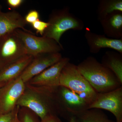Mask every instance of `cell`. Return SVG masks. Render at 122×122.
<instances>
[{
    "mask_svg": "<svg viewBox=\"0 0 122 122\" xmlns=\"http://www.w3.org/2000/svg\"><path fill=\"white\" fill-rule=\"evenodd\" d=\"M77 66L97 93L109 92L122 86L114 74L94 57H87Z\"/></svg>",
    "mask_w": 122,
    "mask_h": 122,
    "instance_id": "6da1fadb",
    "label": "cell"
},
{
    "mask_svg": "<svg viewBox=\"0 0 122 122\" xmlns=\"http://www.w3.org/2000/svg\"><path fill=\"white\" fill-rule=\"evenodd\" d=\"M54 89L35 87L25 83V89L17 105L30 109L41 120L49 116H58Z\"/></svg>",
    "mask_w": 122,
    "mask_h": 122,
    "instance_id": "7a4b0ae2",
    "label": "cell"
},
{
    "mask_svg": "<svg viewBox=\"0 0 122 122\" xmlns=\"http://www.w3.org/2000/svg\"><path fill=\"white\" fill-rule=\"evenodd\" d=\"M48 22L49 25L42 36L54 40L61 46L60 39L64 33L70 30H82L84 27L82 20L71 13L69 7L53 10Z\"/></svg>",
    "mask_w": 122,
    "mask_h": 122,
    "instance_id": "3957f363",
    "label": "cell"
},
{
    "mask_svg": "<svg viewBox=\"0 0 122 122\" xmlns=\"http://www.w3.org/2000/svg\"><path fill=\"white\" fill-rule=\"evenodd\" d=\"M60 85L76 93L89 106L94 102L97 94L79 71L77 66L70 62L62 70Z\"/></svg>",
    "mask_w": 122,
    "mask_h": 122,
    "instance_id": "277c9868",
    "label": "cell"
},
{
    "mask_svg": "<svg viewBox=\"0 0 122 122\" xmlns=\"http://www.w3.org/2000/svg\"><path fill=\"white\" fill-rule=\"evenodd\" d=\"M58 115L69 122L72 118L86 109L89 105L78 95L63 86L54 90Z\"/></svg>",
    "mask_w": 122,
    "mask_h": 122,
    "instance_id": "5b68a950",
    "label": "cell"
},
{
    "mask_svg": "<svg viewBox=\"0 0 122 122\" xmlns=\"http://www.w3.org/2000/svg\"><path fill=\"white\" fill-rule=\"evenodd\" d=\"M22 41L28 55L34 57L44 53H60L63 49L54 40L45 37H37L20 29L15 30Z\"/></svg>",
    "mask_w": 122,
    "mask_h": 122,
    "instance_id": "8992f818",
    "label": "cell"
},
{
    "mask_svg": "<svg viewBox=\"0 0 122 122\" xmlns=\"http://www.w3.org/2000/svg\"><path fill=\"white\" fill-rule=\"evenodd\" d=\"M25 88L20 77L7 82L0 89V115L9 113L17 106V103Z\"/></svg>",
    "mask_w": 122,
    "mask_h": 122,
    "instance_id": "52a82bcc",
    "label": "cell"
},
{
    "mask_svg": "<svg viewBox=\"0 0 122 122\" xmlns=\"http://www.w3.org/2000/svg\"><path fill=\"white\" fill-rule=\"evenodd\" d=\"M103 109L113 114L116 122H122V87L112 91L97 93L89 109Z\"/></svg>",
    "mask_w": 122,
    "mask_h": 122,
    "instance_id": "ba28073f",
    "label": "cell"
},
{
    "mask_svg": "<svg viewBox=\"0 0 122 122\" xmlns=\"http://www.w3.org/2000/svg\"><path fill=\"white\" fill-rule=\"evenodd\" d=\"M28 55L15 31L0 37V62L8 64Z\"/></svg>",
    "mask_w": 122,
    "mask_h": 122,
    "instance_id": "9c48e42d",
    "label": "cell"
},
{
    "mask_svg": "<svg viewBox=\"0 0 122 122\" xmlns=\"http://www.w3.org/2000/svg\"><path fill=\"white\" fill-rule=\"evenodd\" d=\"M70 61L69 58L62 57L57 63L34 77L26 83L35 87L56 89L60 86L62 70Z\"/></svg>",
    "mask_w": 122,
    "mask_h": 122,
    "instance_id": "30bf717a",
    "label": "cell"
},
{
    "mask_svg": "<svg viewBox=\"0 0 122 122\" xmlns=\"http://www.w3.org/2000/svg\"><path fill=\"white\" fill-rule=\"evenodd\" d=\"M62 57L60 53H44L34 57L31 62L20 77L25 83L34 77L60 61Z\"/></svg>",
    "mask_w": 122,
    "mask_h": 122,
    "instance_id": "8fae6325",
    "label": "cell"
},
{
    "mask_svg": "<svg viewBox=\"0 0 122 122\" xmlns=\"http://www.w3.org/2000/svg\"><path fill=\"white\" fill-rule=\"evenodd\" d=\"M85 36L92 53H98L103 48H110L122 54V38H109L105 35L93 32L89 29L85 31Z\"/></svg>",
    "mask_w": 122,
    "mask_h": 122,
    "instance_id": "7c38bea8",
    "label": "cell"
},
{
    "mask_svg": "<svg viewBox=\"0 0 122 122\" xmlns=\"http://www.w3.org/2000/svg\"><path fill=\"white\" fill-rule=\"evenodd\" d=\"M26 25L24 17L17 11L0 12V37L17 29L32 34L25 28Z\"/></svg>",
    "mask_w": 122,
    "mask_h": 122,
    "instance_id": "4fadbf2b",
    "label": "cell"
},
{
    "mask_svg": "<svg viewBox=\"0 0 122 122\" xmlns=\"http://www.w3.org/2000/svg\"><path fill=\"white\" fill-rule=\"evenodd\" d=\"M33 58L25 55L5 65L0 71V83H7L20 77Z\"/></svg>",
    "mask_w": 122,
    "mask_h": 122,
    "instance_id": "5bb4252c",
    "label": "cell"
},
{
    "mask_svg": "<svg viewBox=\"0 0 122 122\" xmlns=\"http://www.w3.org/2000/svg\"><path fill=\"white\" fill-rule=\"evenodd\" d=\"M99 21L106 36L114 39L122 38V12H113Z\"/></svg>",
    "mask_w": 122,
    "mask_h": 122,
    "instance_id": "9a60e30c",
    "label": "cell"
},
{
    "mask_svg": "<svg viewBox=\"0 0 122 122\" xmlns=\"http://www.w3.org/2000/svg\"><path fill=\"white\" fill-rule=\"evenodd\" d=\"M101 63L114 74L122 84V54L114 51H107L102 58Z\"/></svg>",
    "mask_w": 122,
    "mask_h": 122,
    "instance_id": "2e32d148",
    "label": "cell"
},
{
    "mask_svg": "<svg viewBox=\"0 0 122 122\" xmlns=\"http://www.w3.org/2000/svg\"><path fill=\"white\" fill-rule=\"evenodd\" d=\"M74 117L76 122H114L110 120L100 109H86Z\"/></svg>",
    "mask_w": 122,
    "mask_h": 122,
    "instance_id": "e0dca14e",
    "label": "cell"
},
{
    "mask_svg": "<svg viewBox=\"0 0 122 122\" xmlns=\"http://www.w3.org/2000/svg\"><path fill=\"white\" fill-rule=\"evenodd\" d=\"M115 11L122 12V0H100L97 10L98 19L100 21Z\"/></svg>",
    "mask_w": 122,
    "mask_h": 122,
    "instance_id": "ac0fdd59",
    "label": "cell"
},
{
    "mask_svg": "<svg viewBox=\"0 0 122 122\" xmlns=\"http://www.w3.org/2000/svg\"><path fill=\"white\" fill-rule=\"evenodd\" d=\"M17 118L20 122H40V119L30 109L20 107L17 113Z\"/></svg>",
    "mask_w": 122,
    "mask_h": 122,
    "instance_id": "d6986e66",
    "label": "cell"
},
{
    "mask_svg": "<svg viewBox=\"0 0 122 122\" xmlns=\"http://www.w3.org/2000/svg\"><path fill=\"white\" fill-rule=\"evenodd\" d=\"M31 25L34 29L36 30V33L39 34L42 36L49 24L48 22H45L38 19Z\"/></svg>",
    "mask_w": 122,
    "mask_h": 122,
    "instance_id": "ffe728a7",
    "label": "cell"
},
{
    "mask_svg": "<svg viewBox=\"0 0 122 122\" xmlns=\"http://www.w3.org/2000/svg\"><path fill=\"white\" fill-rule=\"evenodd\" d=\"M39 17L40 15L39 12L36 10H32L29 11L24 18L26 24L31 25L39 19Z\"/></svg>",
    "mask_w": 122,
    "mask_h": 122,
    "instance_id": "44dd1931",
    "label": "cell"
},
{
    "mask_svg": "<svg viewBox=\"0 0 122 122\" xmlns=\"http://www.w3.org/2000/svg\"><path fill=\"white\" fill-rule=\"evenodd\" d=\"M20 107L17 106L12 111L5 114L0 115V122H13L17 115Z\"/></svg>",
    "mask_w": 122,
    "mask_h": 122,
    "instance_id": "7402d4cb",
    "label": "cell"
},
{
    "mask_svg": "<svg viewBox=\"0 0 122 122\" xmlns=\"http://www.w3.org/2000/svg\"><path fill=\"white\" fill-rule=\"evenodd\" d=\"M24 1V0H7V2L9 7L15 9L20 7Z\"/></svg>",
    "mask_w": 122,
    "mask_h": 122,
    "instance_id": "603a6c76",
    "label": "cell"
},
{
    "mask_svg": "<svg viewBox=\"0 0 122 122\" xmlns=\"http://www.w3.org/2000/svg\"><path fill=\"white\" fill-rule=\"evenodd\" d=\"M40 122H62L57 115H51L40 120Z\"/></svg>",
    "mask_w": 122,
    "mask_h": 122,
    "instance_id": "cb8c5ba5",
    "label": "cell"
},
{
    "mask_svg": "<svg viewBox=\"0 0 122 122\" xmlns=\"http://www.w3.org/2000/svg\"><path fill=\"white\" fill-rule=\"evenodd\" d=\"M6 65H7V64H5V63H2V62H0V71L2 70V68Z\"/></svg>",
    "mask_w": 122,
    "mask_h": 122,
    "instance_id": "d4e9b609",
    "label": "cell"
},
{
    "mask_svg": "<svg viewBox=\"0 0 122 122\" xmlns=\"http://www.w3.org/2000/svg\"><path fill=\"white\" fill-rule=\"evenodd\" d=\"M13 122H20L19 120H18V119L17 114L16 116V117L15 118V119H14V120Z\"/></svg>",
    "mask_w": 122,
    "mask_h": 122,
    "instance_id": "484cf974",
    "label": "cell"
},
{
    "mask_svg": "<svg viewBox=\"0 0 122 122\" xmlns=\"http://www.w3.org/2000/svg\"><path fill=\"white\" fill-rule=\"evenodd\" d=\"M69 122H75V118L74 117L72 118L70 120Z\"/></svg>",
    "mask_w": 122,
    "mask_h": 122,
    "instance_id": "4316f807",
    "label": "cell"
},
{
    "mask_svg": "<svg viewBox=\"0 0 122 122\" xmlns=\"http://www.w3.org/2000/svg\"><path fill=\"white\" fill-rule=\"evenodd\" d=\"M6 83H4V82H0V89L1 87H2Z\"/></svg>",
    "mask_w": 122,
    "mask_h": 122,
    "instance_id": "83f0119b",
    "label": "cell"
},
{
    "mask_svg": "<svg viewBox=\"0 0 122 122\" xmlns=\"http://www.w3.org/2000/svg\"><path fill=\"white\" fill-rule=\"evenodd\" d=\"M1 9H2V6H1V5L0 4V12L1 11Z\"/></svg>",
    "mask_w": 122,
    "mask_h": 122,
    "instance_id": "f1b7e54d",
    "label": "cell"
}]
</instances>
